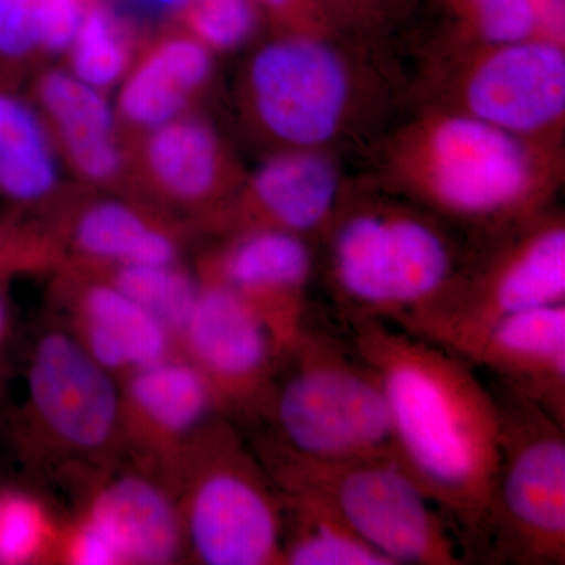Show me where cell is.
I'll use <instances>...</instances> for the list:
<instances>
[{"mask_svg":"<svg viewBox=\"0 0 565 565\" xmlns=\"http://www.w3.org/2000/svg\"><path fill=\"white\" fill-rule=\"evenodd\" d=\"M256 451L278 489L318 498L393 565L468 564L448 520L396 460L311 459L266 438Z\"/></svg>","mask_w":565,"mask_h":565,"instance_id":"8","label":"cell"},{"mask_svg":"<svg viewBox=\"0 0 565 565\" xmlns=\"http://www.w3.org/2000/svg\"><path fill=\"white\" fill-rule=\"evenodd\" d=\"M363 156L367 178L468 237L556 206L564 182V148L424 104H408Z\"/></svg>","mask_w":565,"mask_h":565,"instance_id":"2","label":"cell"},{"mask_svg":"<svg viewBox=\"0 0 565 565\" xmlns=\"http://www.w3.org/2000/svg\"><path fill=\"white\" fill-rule=\"evenodd\" d=\"M57 148L39 107L0 79V200L35 206L61 185Z\"/></svg>","mask_w":565,"mask_h":565,"instance_id":"21","label":"cell"},{"mask_svg":"<svg viewBox=\"0 0 565 565\" xmlns=\"http://www.w3.org/2000/svg\"><path fill=\"white\" fill-rule=\"evenodd\" d=\"M379 375L401 467L445 515L468 563L484 559L500 460V408L475 366L384 321L351 323Z\"/></svg>","mask_w":565,"mask_h":565,"instance_id":"1","label":"cell"},{"mask_svg":"<svg viewBox=\"0 0 565 565\" xmlns=\"http://www.w3.org/2000/svg\"><path fill=\"white\" fill-rule=\"evenodd\" d=\"M444 24L430 41L512 43L542 36L527 0H435Z\"/></svg>","mask_w":565,"mask_h":565,"instance_id":"26","label":"cell"},{"mask_svg":"<svg viewBox=\"0 0 565 565\" xmlns=\"http://www.w3.org/2000/svg\"><path fill=\"white\" fill-rule=\"evenodd\" d=\"M33 103L50 128L58 156L81 180L111 185L129 172L115 106L104 92L68 70H46L33 85Z\"/></svg>","mask_w":565,"mask_h":565,"instance_id":"16","label":"cell"},{"mask_svg":"<svg viewBox=\"0 0 565 565\" xmlns=\"http://www.w3.org/2000/svg\"><path fill=\"white\" fill-rule=\"evenodd\" d=\"M143 2L150 3V6L159 7V9L174 11V13H177L185 0H143Z\"/></svg>","mask_w":565,"mask_h":565,"instance_id":"35","label":"cell"},{"mask_svg":"<svg viewBox=\"0 0 565 565\" xmlns=\"http://www.w3.org/2000/svg\"><path fill=\"white\" fill-rule=\"evenodd\" d=\"M349 182L337 152L270 151L253 172L245 173L243 184L210 226L226 236L280 230L316 245L337 214Z\"/></svg>","mask_w":565,"mask_h":565,"instance_id":"11","label":"cell"},{"mask_svg":"<svg viewBox=\"0 0 565 565\" xmlns=\"http://www.w3.org/2000/svg\"><path fill=\"white\" fill-rule=\"evenodd\" d=\"M68 57L77 79L104 93L117 87L136 61L131 25L102 0L88 3Z\"/></svg>","mask_w":565,"mask_h":565,"instance_id":"25","label":"cell"},{"mask_svg":"<svg viewBox=\"0 0 565 565\" xmlns=\"http://www.w3.org/2000/svg\"><path fill=\"white\" fill-rule=\"evenodd\" d=\"M468 115L523 139L564 148L565 44L429 41L411 74V103Z\"/></svg>","mask_w":565,"mask_h":565,"instance_id":"6","label":"cell"},{"mask_svg":"<svg viewBox=\"0 0 565 565\" xmlns=\"http://www.w3.org/2000/svg\"><path fill=\"white\" fill-rule=\"evenodd\" d=\"M182 509L185 541L207 565L281 564V493L226 424L204 426Z\"/></svg>","mask_w":565,"mask_h":565,"instance_id":"10","label":"cell"},{"mask_svg":"<svg viewBox=\"0 0 565 565\" xmlns=\"http://www.w3.org/2000/svg\"><path fill=\"white\" fill-rule=\"evenodd\" d=\"M274 33H338L321 0H256Z\"/></svg>","mask_w":565,"mask_h":565,"instance_id":"33","label":"cell"},{"mask_svg":"<svg viewBox=\"0 0 565 565\" xmlns=\"http://www.w3.org/2000/svg\"><path fill=\"white\" fill-rule=\"evenodd\" d=\"M181 337L189 360L210 382L221 408L253 414L281 356L258 311L230 286L202 278Z\"/></svg>","mask_w":565,"mask_h":565,"instance_id":"12","label":"cell"},{"mask_svg":"<svg viewBox=\"0 0 565 565\" xmlns=\"http://www.w3.org/2000/svg\"><path fill=\"white\" fill-rule=\"evenodd\" d=\"M110 282L134 302L147 308L170 332L180 334L191 318L200 291V282L177 264H122L115 266Z\"/></svg>","mask_w":565,"mask_h":565,"instance_id":"27","label":"cell"},{"mask_svg":"<svg viewBox=\"0 0 565 565\" xmlns=\"http://www.w3.org/2000/svg\"><path fill=\"white\" fill-rule=\"evenodd\" d=\"M41 55L32 0H0V79Z\"/></svg>","mask_w":565,"mask_h":565,"instance_id":"31","label":"cell"},{"mask_svg":"<svg viewBox=\"0 0 565 565\" xmlns=\"http://www.w3.org/2000/svg\"><path fill=\"white\" fill-rule=\"evenodd\" d=\"M334 31L367 43L390 44L418 0H321Z\"/></svg>","mask_w":565,"mask_h":565,"instance_id":"29","label":"cell"},{"mask_svg":"<svg viewBox=\"0 0 565 565\" xmlns=\"http://www.w3.org/2000/svg\"><path fill=\"white\" fill-rule=\"evenodd\" d=\"M467 362L565 426V302L530 308L497 323Z\"/></svg>","mask_w":565,"mask_h":565,"instance_id":"17","label":"cell"},{"mask_svg":"<svg viewBox=\"0 0 565 565\" xmlns=\"http://www.w3.org/2000/svg\"><path fill=\"white\" fill-rule=\"evenodd\" d=\"M129 403L154 434L185 437L206 426L221 408L210 382L191 360L167 359L132 371Z\"/></svg>","mask_w":565,"mask_h":565,"instance_id":"23","label":"cell"},{"mask_svg":"<svg viewBox=\"0 0 565 565\" xmlns=\"http://www.w3.org/2000/svg\"><path fill=\"white\" fill-rule=\"evenodd\" d=\"M280 493L281 564L393 565L318 498L282 490Z\"/></svg>","mask_w":565,"mask_h":565,"instance_id":"24","label":"cell"},{"mask_svg":"<svg viewBox=\"0 0 565 565\" xmlns=\"http://www.w3.org/2000/svg\"><path fill=\"white\" fill-rule=\"evenodd\" d=\"M87 6V0H32L41 54L68 52Z\"/></svg>","mask_w":565,"mask_h":565,"instance_id":"32","label":"cell"},{"mask_svg":"<svg viewBox=\"0 0 565 565\" xmlns=\"http://www.w3.org/2000/svg\"><path fill=\"white\" fill-rule=\"evenodd\" d=\"M565 302V215L557 206L508 228L470 237L448 288L399 329L467 356L497 323Z\"/></svg>","mask_w":565,"mask_h":565,"instance_id":"7","label":"cell"},{"mask_svg":"<svg viewBox=\"0 0 565 565\" xmlns=\"http://www.w3.org/2000/svg\"><path fill=\"white\" fill-rule=\"evenodd\" d=\"M241 117L270 151L362 152L411 103L390 44L341 33H274L243 66Z\"/></svg>","mask_w":565,"mask_h":565,"instance_id":"3","label":"cell"},{"mask_svg":"<svg viewBox=\"0 0 565 565\" xmlns=\"http://www.w3.org/2000/svg\"><path fill=\"white\" fill-rule=\"evenodd\" d=\"M226 237L206 259L203 278L239 292L262 316L282 355L307 327L305 308L316 273V245L297 234L269 228Z\"/></svg>","mask_w":565,"mask_h":565,"instance_id":"13","label":"cell"},{"mask_svg":"<svg viewBox=\"0 0 565 565\" xmlns=\"http://www.w3.org/2000/svg\"><path fill=\"white\" fill-rule=\"evenodd\" d=\"M114 548L118 564H169L180 555L184 526L166 493L125 476L104 487L87 519Z\"/></svg>","mask_w":565,"mask_h":565,"instance_id":"19","label":"cell"},{"mask_svg":"<svg viewBox=\"0 0 565 565\" xmlns=\"http://www.w3.org/2000/svg\"><path fill=\"white\" fill-rule=\"evenodd\" d=\"M253 415L266 440L318 460H397L384 386L352 344L305 327Z\"/></svg>","mask_w":565,"mask_h":565,"instance_id":"5","label":"cell"},{"mask_svg":"<svg viewBox=\"0 0 565 565\" xmlns=\"http://www.w3.org/2000/svg\"><path fill=\"white\" fill-rule=\"evenodd\" d=\"M79 315L81 344L109 373L137 371L169 356L172 332L110 281L85 288Z\"/></svg>","mask_w":565,"mask_h":565,"instance_id":"20","label":"cell"},{"mask_svg":"<svg viewBox=\"0 0 565 565\" xmlns=\"http://www.w3.org/2000/svg\"><path fill=\"white\" fill-rule=\"evenodd\" d=\"M88 3L95 2V0H87Z\"/></svg>","mask_w":565,"mask_h":565,"instance_id":"37","label":"cell"},{"mask_svg":"<svg viewBox=\"0 0 565 565\" xmlns=\"http://www.w3.org/2000/svg\"><path fill=\"white\" fill-rule=\"evenodd\" d=\"M177 14L182 31L214 54L241 50L263 20L256 0H185Z\"/></svg>","mask_w":565,"mask_h":565,"instance_id":"28","label":"cell"},{"mask_svg":"<svg viewBox=\"0 0 565 565\" xmlns=\"http://www.w3.org/2000/svg\"><path fill=\"white\" fill-rule=\"evenodd\" d=\"M215 54L185 31L151 43L120 82L118 122L141 136L191 111L214 76Z\"/></svg>","mask_w":565,"mask_h":565,"instance_id":"18","label":"cell"},{"mask_svg":"<svg viewBox=\"0 0 565 565\" xmlns=\"http://www.w3.org/2000/svg\"><path fill=\"white\" fill-rule=\"evenodd\" d=\"M29 394L41 422L73 448H102L117 430L121 404L114 379L70 334L41 338L29 367Z\"/></svg>","mask_w":565,"mask_h":565,"instance_id":"15","label":"cell"},{"mask_svg":"<svg viewBox=\"0 0 565 565\" xmlns=\"http://www.w3.org/2000/svg\"><path fill=\"white\" fill-rule=\"evenodd\" d=\"M539 31L545 39L565 44V0H527Z\"/></svg>","mask_w":565,"mask_h":565,"instance_id":"34","label":"cell"},{"mask_svg":"<svg viewBox=\"0 0 565 565\" xmlns=\"http://www.w3.org/2000/svg\"><path fill=\"white\" fill-rule=\"evenodd\" d=\"M47 535L46 519L24 494L0 497V564H25L39 555Z\"/></svg>","mask_w":565,"mask_h":565,"instance_id":"30","label":"cell"},{"mask_svg":"<svg viewBox=\"0 0 565 565\" xmlns=\"http://www.w3.org/2000/svg\"><path fill=\"white\" fill-rule=\"evenodd\" d=\"M129 167L148 191L207 223L233 199L247 173L228 141L192 111L141 134Z\"/></svg>","mask_w":565,"mask_h":565,"instance_id":"14","label":"cell"},{"mask_svg":"<svg viewBox=\"0 0 565 565\" xmlns=\"http://www.w3.org/2000/svg\"><path fill=\"white\" fill-rule=\"evenodd\" d=\"M500 460L484 561L565 564V426L498 384Z\"/></svg>","mask_w":565,"mask_h":565,"instance_id":"9","label":"cell"},{"mask_svg":"<svg viewBox=\"0 0 565 565\" xmlns=\"http://www.w3.org/2000/svg\"><path fill=\"white\" fill-rule=\"evenodd\" d=\"M468 244L470 237L364 174L349 182L316 244V267L345 322L399 327L448 288Z\"/></svg>","mask_w":565,"mask_h":565,"instance_id":"4","label":"cell"},{"mask_svg":"<svg viewBox=\"0 0 565 565\" xmlns=\"http://www.w3.org/2000/svg\"><path fill=\"white\" fill-rule=\"evenodd\" d=\"M7 311L6 303H3L2 294H0V334L3 333V327H6Z\"/></svg>","mask_w":565,"mask_h":565,"instance_id":"36","label":"cell"},{"mask_svg":"<svg viewBox=\"0 0 565 565\" xmlns=\"http://www.w3.org/2000/svg\"><path fill=\"white\" fill-rule=\"evenodd\" d=\"M73 245L95 262L166 266L177 264L178 244L172 234L120 200H98L85 206L73 225Z\"/></svg>","mask_w":565,"mask_h":565,"instance_id":"22","label":"cell"}]
</instances>
